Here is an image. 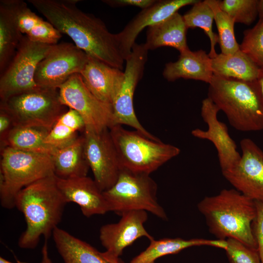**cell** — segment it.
<instances>
[{
	"mask_svg": "<svg viewBox=\"0 0 263 263\" xmlns=\"http://www.w3.org/2000/svg\"><path fill=\"white\" fill-rule=\"evenodd\" d=\"M104 258L106 260H107L108 261H109L111 263H120L118 259L113 258H106V257H104Z\"/></svg>",
	"mask_w": 263,
	"mask_h": 263,
	"instance_id": "41",
	"label": "cell"
},
{
	"mask_svg": "<svg viewBox=\"0 0 263 263\" xmlns=\"http://www.w3.org/2000/svg\"><path fill=\"white\" fill-rule=\"evenodd\" d=\"M85 129V123L79 113L69 108L55 123L45 139V143L53 150L64 147L78 136L77 132Z\"/></svg>",
	"mask_w": 263,
	"mask_h": 263,
	"instance_id": "29",
	"label": "cell"
},
{
	"mask_svg": "<svg viewBox=\"0 0 263 263\" xmlns=\"http://www.w3.org/2000/svg\"><path fill=\"white\" fill-rule=\"evenodd\" d=\"M211 7L214 15V20L218 32V38L221 53L230 55L240 49V45L235 38L234 34L235 21L219 7L217 0H205Z\"/></svg>",
	"mask_w": 263,
	"mask_h": 263,
	"instance_id": "31",
	"label": "cell"
},
{
	"mask_svg": "<svg viewBox=\"0 0 263 263\" xmlns=\"http://www.w3.org/2000/svg\"><path fill=\"white\" fill-rule=\"evenodd\" d=\"M16 18L21 34L35 42L54 45L61 38V34L49 21L33 12L27 3L18 0Z\"/></svg>",
	"mask_w": 263,
	"mask_h": 263,
	"instance_id": "26",
	"label": "cell"
},
{
	"mask_svg": "<svg viewBox=\"0 0 263 263\" xmlns=\"http://www.w3.org/2000/svg\"><path fill=\"white\" fill-rule=\"evenodd\" d=\"M61 34L89 56L123 70L125 61L116 34L111 33L100 19L85 13L77 0H28Z\"/></svg>",
	"mask_w": 263,
	"mask_h": 263,
	"instance_id": "1",
	"label": "cell"
},
{
	"mask_svg": "<svg viewBox=\"0 0 263 263\" xmlns=\"http://www.w3.org/2000/svg\"><path fill=\"white\" fill-rule=\"evenodd\" d=\"M240 49L259 67H263V18L256 24L244 32Z\"/></svg>",
	"mask_w": 263,
	"mask_h": 263,
	"instance_id": "33",
	"label": "cell"
},
{
	"mask_svg": "<svg viewBox=\"0 0 263 263\" xmlns=\"http://www.w3.org/2000/svg\"><path fill=\"white\" fill-rule=\"evenodd\" d=\"M257 7L259 18H263V0H258Z\"/></svg>",
	"mask_w": 263,
	"mask_h": 263,
	"instance_id": "40",
	"label": "cell"
},
{
	"mask_svg": "<svg viewBox=\"0 0 263 263\" xmlns=\"http://www.w3.org/2000/svg\"><path fill=\"white\" fill-rule=\"evenodd\" d=\"M198 0H156L149 7L142 9L119 33L116 34L122 55L125 60L130 55L140 33L168 19L183 7L193 5Z\"/></svg>",
	"mask_w": 263,
	"mask_h": 263,
	"instance_id": "17",
	"label": "cell"
},
{
	"mask_svg": "<svg viewBox=\"0 0 263 263\" xmlns=\"http://www.w3.org/2000/svg\"><path fill=\"white\" fill-rule=\"evenodd\" d=\"M56 182L67 203L76 204L86 217L110 211L103 191L94 179L87 176L66 179L56 177Z\"/></svg>",
	"mask_w": 263,
	"mask_h": 263,
	"instance_id": "18",
	"label": "cell"
},
{
	"mask_svg": "<svg viewBox=\"0 0 263 263\" xmlns=\"http://www.w3.org/2000/svg\"><path fill=\"white\" fill-rule=\"evenodd\" d=\"M226 241L227 245L225 250L230 263H261L257 249L233 239Z\"/></svg>",
	"mask_w": 263,
	"mask_h": 263,
	"instance_id": "34",
	"label": "cell"
},
{
	"mask_svg": "<svg viewBox=\"0 0 263 263\" xmlns=\"http://www.w3.org/2000/svg\"><path fill=\"white\" fill-rule=\"evenodd\" d=\"M207 97L237 130H263V98L257 80L245 81L213 75Z\"/></svg>",
	"mask_w": 263,
	"mask_h": 263,
	"instance_id": "4",
	"label": "cell"
},
{
	"mask_svg": "<svg viewBox=\"0 0 263 263\" xmlns=\"http://www.w3.org/2000/svg\"><path fill=\"white\" fill-rule=\"evenodd\" d=\"M51 155L57 177L87 176L90 168L84 153L83 135L64 147L55 149Z\"/></svg>",
	"mask_w": 263,
	"mask_h": 263,
	"instance_id": "25",
	"label": "cell"
},
{
	"mask_svg": "<svg viewBox=\"0 0 263 263\" xmlns=\"http://www.w3.org/2000/svg\"><path fill=\"white\" fill-rule=\"evenodd\" d=\"M183 16L188 29L198 27L204 30L210 40L208 55L211 58L215 57L217 55L215 46L219 42V38L212 30L214 15L211 7L205 0H198Z\"/></svg>",
	"mask_w": 263,
	"mask_h": 263,
	"instance_id": "30",
	"label": "cell"
},
{
	"mask_svg": "<svg viewBox=\"0 0 263 263\" xmlns=\"http://www.w3.org/2000/svg\"><path fill=\"white\" fill-rule=\"evenodd\" d=\"M156 0H104L102 1L106 4L113 7L133 6L142 9L147 8L154 4Z\"/></svg>",
	"mask_w": 263,
	"mask_h": 263,
	"instance_id": "36",
	"label": "cell"
},
{
	"mask_svg": "<svg viewBox=\"0 0 263 263\" xmlns=\"http://www.w3.org/2000/svg\"><path fill=\"white\" fill-rule=\"evenodd\" d=\"M80 75L96 98L111 105L124 77L122 70L90 56Z\"/></svg>",
	"mask_w": 263,
	"mask_h": 263,
	"instance_id": "19",
	"label": "cell"
},
{
	"mask_svg": "<svg viewBox=\"0 0 263 263\" xmlns=\"http://www.w3.org/2000/svg\"><path fill=\"white\" fill-rule=\"evenodd\" d=\"M255 204L256 215L252 225V231L261 262L263 263V203L255 202Z\"/></svg>",
	"mask_w": 263,
	"mask_h": 263,
	"instance_id": "35",
	"label": "cell"
},
{
	"mask_svg": "<svg viewBox=\"0 0 263 263\" xmlns=\"http://www.w3.org/2000/svg\"><path fill=\"white\" fill-rule=\"evenodd\" d=\"M213 75L245 81L258 79L260 67L240 49L230 55L217 54L211 58Z\"/></svg>",
	"mask_w": 263,
	"mask_h": 263,
	"instance_id": "27",
	"label": "cell"
},
{
	"mask_svg": "<svg viewBox=\"0 0 263 263\" xmlns=\"http://www.w3.org/2000/svg\"><path fill=\"white\" fill-rule=\"evenodd\" d=\"M109 131L122 169L150 174L180 153L176 146L151 139L121 125L112 126Z\"/></svg>",
	"mask_w": 263,
	"mask_h": 263,
	"instance_id": "6",
	"label": "cell"
},
{
	"mask_svg": "<svg viewBox=\"0 0 263 263\" xmlns=\"http://www.w3.org/2000/svg\"><path fill=\"white\" fill-rule=\"evenodd\" d=\"M219 108L208 97L202 102L201 116L207 124L208 129L204 131L195 129L191 134L199 139L211 142L217 151L222 172L233 167L240 160L241 154L237 150L235 141L231 138L227 126L220 121L217 114Z\"/></svg>",
	"mask_w": 263,
	"mask_h": 263,
	"instance_id": "16",
	"label": "cell"
},
{
	"mask_svg": "<svg viewBox=\"0 0 263 263\" xmlns=\"http://www.w3.org/2000/svg\"><path fill=\"white\" fill-rule=\"evenodd\" d=\"M84 149L94 180L102 191L111 188L122 169L109 129L83 131Z\"/></svg>",
	"mask_w": 263,
	"mask_h": 263,
	"instance_id": "13",
	"label": "cell"
},
{
	"mask_svg": "<svg viewBox=\"0 0 263 263\" xmlns=\"http://www.w3.org/2000/svg\"><path fill=\"white\" fill-rule=\"evenodd\" d=\"M14 127L13 119L10 114L0 106V136L2 139L9 131Z\"/></svg>",
	"mask_w": 263,
	"mask_h": 263,
	"instance_id": "37",
	"label": "cell"
},
{
	"mask_svg": "<svg viewBox=\"0 0 263 263\" xmlns=\"http://www.w3.org/2000/svg\"><path fill=\"white\" fill-rule=\"evenodd\" d=\"M217 2L219 8L235 23L249 25L258 16V0H220Z\"/></svg>",
	"mask_w": 263,
	"mask_h": 263,
	"instance_id": "32",
	"label": "cell"
},
{
	"mask_svg": "<svg viewBox=\"0 0 263 263\" xmlns=\"http://www.w3.org/2000/svg\"><path fill=\"white\" fill-rule=\"evenodd\" d=\"M157 190L150 174L122 169L114 184L103 194L110 211L121 215L129 211L145 210L166 220V213L157 201Z\"/></svg>",
	"mask_w": 263,
	"mask_h": 263,
	"instance_id": "7",
	"label": "cell"
},
{
	"mask_svg": "<svg viewBox=\"0 0 263 263\" xmlns=\"http://www.w3.org/2000/svg\"><path fill=\"white\" fill-rule=\"evenodd\" d=\"M0 202L7 209L15 207L19 192L28 185L55 174L52 155L6 147L1 151Z\"/></svg>",
	"mask_w": 263,
	"mask_h": 263,
	"instance_id": "5",
	"label": "cell"
},
{
	"mask_svg": "<svg viewBox=\"0 0 263 263\" xmlns=\"http://www.w3.org/2000/svg\"><path fill=\"white\" fill-rule=\"evenodd\" d=\"M52 45L33 42L23 35L13 57L0 75V101L38 87L35 81L36 69Z\"/></svg>",
	"mask_w": 263,
	"mask_h": 263,
	"instance_id": "9",
	"label": "cell"
},
{
	"mask_svg": "<svg viewBox=\"0 0 263 263\" xmlns=\"http://www.w3.org/2000/svg\"><path fill=\"white\" fill-rule=\"evenodd\" d=\"M163 75L169 81L182 78L209 84L213 76L211 58L203 50L191 51L188 49L180 53L177 61L165 65Z\"/></svg>",
	"mask_w": 263,
	"mask_h": 263,
	"instance_id": "20",
	"label": "cell"
},
{
	"mask_svg": "<svg viewBox=\"0 0 263 263\" xmlns=\"http://www.w3.org/2000/svg\"><path fill=\"white\" fill-rule=\"evenodd\" d=\"M47 245V240H45V241L43 244V245L41 250L42 259L39 263H53L51 259L49 257L48 253V249ZM0 263H15L11 261H9L4 258L0 257Z\"/></svg>",
	"mask_w": 263,
	"mask_h": 263,
	"instance_id": "38",
	"label": "cell"
},
{
	"mask_svg": "<svg viewBox=\"0 0 263 263\" xmlns=\"http://www.w3.org/2000/svg\"><path fill=\"white\" fill-rule=\"evenodd\" d=\"M120 216L117 223L104 225L100 229L99 239L106 248L102 252L104 257L118 259L123 250L139 238L154 239L144 225L148 217L146 211L132 210Z\"/></svg>",
	"mask_w": 263,
	"mask_h": 263,
	"instance_id": "15",
	"label": "cell"
},
{
	"mask_svg": "<svg viewBox=\"0 0 263 263\" xmlns=\"http://www.w3.org/2000/svg\"><path fill=\"white\" fill-rule=\"evenodd\" d=\"M226 241L194 238L185 240L181 238H165L150 241L148 247L132 260L130 263H155L163 256L176 254L181 251L195 246L207 245L225 250Z\"/></svg>",
	"mask_w": 263,
	"mask_h": 263,
	"instance_id": "24",
	"label": "cell"
},
{
	"mask_svg": "<svg viewBox=\"0 0 263 263\" xmlns=\"http://www.w3.org/2000/svg\"><path fill=\"white\" fill-rule=\"evenodd\" d=\"M49 131L29 126H14L0 140L2 148L8 147L24 151L47 153L54 150L48 146L45 139Z\"/></svg>",
	"mask_w": 263,
	"mask_h": 263,
	"instance_id": "28",
	"label": "cell"
},
{
	"mask_svg": "<svg viewBox=\"0 0 263 263\" xmlns=\"http://www.w3.org/2000/svg\"><path fill=\"white\" fill-rule=\"evenodd\" d=\"M53 238L57 250L65 263H111L93 246L56 227Z\"/></svg>",
	"mask_w": 263,
	"mask_h": 263,
	"instance_id": "23",
	"label": "cell"
},
{
	"mask_svg": "<svg viewBox=\"0 0 263 263\" xmlns=\"http://www.w3.org/2000/svg\"><path fill=\"white\" fill-rule=\"evenodd\" d=\"M18 0H0V73L13 57L23 36L18 26Z\"/></svg>",
	"mask_w": 263,
	"mask_h": 263,
	"instance_id": "22",
	"label": "cell"
},
{
	"mask_svg": "<svg viewBox=\"0 0 263 263\" xmlns=\"http://www.w3.org/2000/svg\"><path fill=\"white\" fill-rule=\"evenodd\" d=\"M58 90L62 104L76 111L82 117L84 130L99 132L110 128L112 105L96 98L87 88L79 74L71 75Z\"/></svg>",
	"mask_w": 263,
	"mask_h": 263,
	"instance_id": "11",
	"label": "cell"
},
{
	"mask_svg": "<svg viewBox=\"0 0 263 263\" xmlns=\"http://www.w3.org/2000/svg\"><path fill=\"white\" fill-rule=\"evenodd\" d=\"M89 56L74 44L52 45L38 63L35 75L38 87L58 89L73 75L81 73Z\"/></svg>",
	"mask_w": 263,
	"mask_h": 263,
	"instance_id": "12",
	"label": "cell"
},
{
	"mask_svg": "<svg viewBox=\"0 0 263 263\" xmlns=\"http://www.w3.org/2000/svg\"><path fill=\"white\" fill-rule=\"evenodd\" d=\"M187 30L183 16L177 12L163 21L148 28L145 45L149 50L168 46L181 53L189 49L187 42Z\"/></svg>",
	"mask_w": 263,
	"mask_h": 263,
	"instance_id": "21",
	"label": "cell"
},
{
	"mask_svg": "<svg viewBox=\"0 0 263 263\" xmlns=\"http://www.w3.org/2000/svg\"><path fill=\"white\" fill-rule=\"evenodd\" d=\"M257 81L263 98V67H260V73Z\"/></svg>",
	"mask_w": 263,
	"mask_h": 263,
	"instance_id": "39",
	"label": "cell"
},
{
	"mask_svg": "<svg viewBox=\"0 0 263 263\" xmlns=\"http://www.w3.org/2000/svg\"><path fill=\"white\" fill-rule=\"evenodd\" d=\"M240 147L239 161L222 174L235 189L255 202L263 203V151L249 138L242 139Z\"/></svg>",
	"mask_w": 263,
	"mask_h": 263,
	"instance_id": "14",
	"label": "cell"
},
{
	"mask_svg": "<svg viewBox=\"0 0 263 263\" xmlns=\"http://www.w3.org/2000/svg\"><path fill=\"white\" fill-rule=\"evenodd\" d=\"M3 107L12 118L14 126H29L50 131L66 111L59 99L58 89L38 87L14 96Z\"/></svg>",
	"mask_w": 263,
	"mask_h": 263,
	"instance_id": "8",
	"label": "cell"
},
{
	"mask_svg": "<svg viewBox=\"0 0 263 263\" xmlns=\"http://www.w3.org/2000/svg\"><path fill=\"white\" fill-rule=\"evenodd\" d=\"M148 51L145 43H135L131 53L125 59L124 79L112 104L113 114L111 127L128 125L149 138L160 140L142 126L133 108L134 93L143 76Z\"/></svg>",
	"mask_w": 263,
	"mask_h": 263,
	"instance_id": "10",
	"label": "cell"
},
{
	"mask_svg": "<svg viewBox=\"0 0 263 263\" xmlns=\"http://www.w3.org/2000/svg\"><path fill=\"white\" fill-rule=\"evenodd\" d=\"M67 204L55 174L21 189L16 197L15 207L22 213L26 228L19 239V247L32 249L38 246L40 237L47 240L58 227Z\"/></svg>",
	"mask_w": 263,
	"mask_h": 263,
	"instance_id": "2",
	"label": "cell"
},
{
	"mask_svg": "<svg viewBox=\"0 0 263 263\" xmlns=\"http://www.w3.org/2000/svg\"><path fill=\"white\" fill-rule=\"evenodd\" d=\"M209 232L217 239H233L257 250L252 225L256 215L255 202L234 189H224L207 196L197 205Z\"/></svg>",
	"mask_w": 263,
	"mask_h": 263,
	"instance_id": "3",
	"label": "cell"
}]
</instances>
